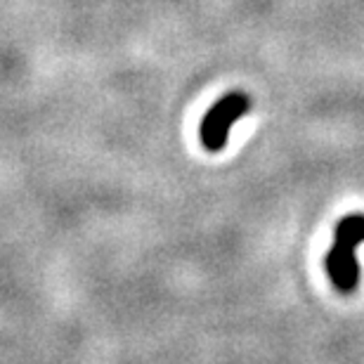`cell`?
I'll return each instance as SVG.
<instances>
[{
	"label": "cell",
	"mask_w": 364,
	"mask_h": 364,
	"mask_svg": "<svg viewBox=\"0 0 364 364\" xmlns=\"http://www.w3.org/2000/svg\"><path fill=\"white\" fill-rule=\"evenodd\" d=\"M251 109L249 95L244 92H228L208 109L201 121V144L208 151H220L228 144V135L232 126L242 119V116Z\"/></svg>",
	"instance_id": "7a4b0ae2"
},
{
	"label": "cell",
	"mask_w": 364,
	"mask_h": 364,
	"mask_svg": "<svg viewBox=\"0 0 364 364\" xmlns=\"http://www.w3.org/2000/svg\"><path fill=\"white\" fill-rule=\"evenodd\" d=\"M364 242V213H350L336 225L333 244L324 258L326 274L341 294H353L360 282L355 249Z\"/></svg>",
	"instance_id": "6da1fadb"
}]
</instances>
